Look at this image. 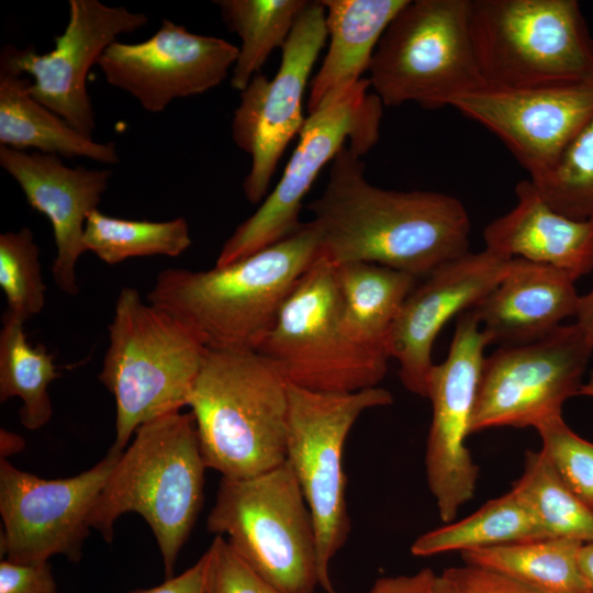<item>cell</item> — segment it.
Returning a JSON list of instances; mask_svg holds the SVG:
<instances>
[{"label": "cell", "instance_id": "32", "mask_svg": "<svg viewBox=\"0 0 593 593\" xmlns=\"http://www.w3.org/2000/svg\"><path fill=\"white\" fill-rule=\"evenodd\" d=\"M529 179L556 211L575 220H593V114L556 164Z\"/></svg>", "mask_w": 593, "mask_h": 593}, {"label": "cell", "instance_id": "22", "mask_svg": "<svg viewBox=\"0 0 593 593\" xmlns=\"http://www.w3.org/2000/svg\"><path fill=\"white\" fill-rule=\"evenodd\" d=\"M515 194V205L484 228L485 248L551 266L574 280L593 271V220H575L556 211L529 178L516 184Z\"/></svg>", "mask_w": 593, "mask_h": 593}, {"label": "cell", "instance_id": "18", "mask_svg": "<svg viewBox=\"0 0 593 593\" xmlns=\"http://www.w3.org/2000/svg\"><path fill=\"white\" fill-rule=\"evenodd\" d=\"M450 107L501 139L533 178L556 164L593 114V79L525 89L485 86Z\"/></svg>", "mask_w": 593, "mask_h": 593}, {"label": "cell", "instance_id": "28", "mask_svg": "<svg viewBox=\"0 0 593 593\" xmlns=\"http://www.w3.org/2000/svg\"><path fill=\"white\" fill-rule=\"evenodd\" d=\"M24 321L5 311L0 329V402L18 396L22 400L21 424L40 429L52 418L48 394L52 381L59 377L54 356L43 345L32 346Z\"/></svg>", "mask_w": 593, "mask_h": 593}, {"label": "cell", "instance_id": "7", "mask_svg": "<svg viewBox=\"0 0 593 593\" xmlns=\"http://www.w3.org/2000/svg\"><path fill=\"white\" fill-rule=\"evenodd\" d=\"M206 529L282 593H313L321 583L315 527L286 460L261 474L222 478Z\"/></svg>", "mask_w": 593, "mask_h": 593}, {"label": "cell", "instance_id": "37", "mask_svg": "<svg viewBox=\"0 0 593 593\" xmlns=\"http://www.w3.org/2000/svg\"><path fill=\"white\" fill-rule=\"evenodd\" d=\"M455 585L458 593H510L501 574L465 564L443 572Z\"/></svg>", "mask_w": 593, "mask_h": 593}, {"label": "cell", "instance_id": "4", "mask_svg": "<svg viewBox=\"0 0 593 593\" xmlns=\"http://www.w3.org/2000/svg\"><path fill=\"white\" fill-rule=\"evenodd\" d=\"M188 406L204 462L222 478L255 477L286 461L288 382L258 351L208 349Z\"/></svg>", "mask_w": 593, "mask_h": 593}, {"label": "cell", "instance_id": "27", "mask_svg": "<svg viewBox=\"0 0 593 593\" xmlns=\"http://www.w3.org/2000/svg\"><path fill=\"white\" fill-rule=\"evenodd\" d=\"M545 538L533 512L512 489L463 519L418 536L411 552L416 557H429Z\"/></svg>", "mask_w": 593, "mask_h": 593}, {"label": "cell", "instance_id": "16", "mask_svg": "<svg viewBox=\"0 0 593 593\" xmlns=\"http://www.w3.org/2000/svg\"><path fill=\"white\" fill-rule=\"evenodd\" d=\"M69 18L55 46L45 54L33 46L2 48L0 67L31 75L33 98L55 112L75 130L92 137L96 115L86 79L92 65L122 34L145 26L148 16L125 7H111L98 0H69Z\"/></svg>", "mask_w": 593, "mask_h": 593}, {"label": "cell", "instance_id": "42", "mask_svg": "<svg viewBox=\"0 0 593 593\" xmlns=\"http://www.w3.org/2000/svg\"><path fill=\"white\" fill-rule=\"evenodd\" d=\"M1 458L7 459L9 455L16 454L24 447V441L19 435L4 428L0 430Z\"/></svg>", "mask_w": 593, "mask_h": 593}, {"label": "cell", "instance_id": "35", "mask_svg": "<svg viewBox=\"0 0 593 593\" xmlns=\"http://www.w3.org/2000/svg\"><path fill=\"white\" fill-rule=\"evenodd\" d=\"M203 555L204 593H282L259 577L222 536H215Z\"/></svg>", "mask_w": 593, "mask_h": 593}, {"label": "cell", "instance_id": "11", "mask_svg": "<svg viewBox=\"0 0 593 593\" xmlns=\"http://www.w3.org/2000/svg\"><path fill=\"white\" fill-rule=\"evenodd\" d=\"M362 78L335 103L309 115L283 174L258 209L223 243L216 267L244 259L295 232L302 201L323 167L345 147L360 157L379 138L383 104Z\"/></svg>", "mask_w": 593, "mask_h": 593}, {"label": "cell", "instance_id": "38", "mask_svg": "<svg viewBox=\"0 0 593 593\" xmlns=\"http://www.w3.org/2000/svg\"><path fill=\"white\" fill-rule=\"evenodd\" d=\"M436 574L429 568L414 574L379 578L369 593H434Z\"/></svg>", "mask_w": 593, "mask_h": 593}, {"label": "cell", "instance_id": "29", "mask_svg": "<svg viewBox=\"0 0 593 593\" xmlns=\"http://www.w3.org/2000/svg\"><path fill=\"white\" fill-rule=\"evenodd\" d=\"M226 26L240 38L231 85L242 91L270 54L282 48L306 0H217Z\"/></svg>", "mask_w": 593, "mask_h": 593}, {"label": "cell", "instance_id": "41", "mask_svg": "<svg viewBox=\"0 0 593 593\" xmlns=\"http://www.w3.org/2000/svg\"><path fill=\"white\" fill-rule=\"evenodd\" d=\"M579 567L590 593H593V541L582 545L579 552Z\"/></svg>", "mask_w": 593, "mask_h": 593}, {"label": "cell", "instance_id": "26", "mask_svg": "<svg viewBox=\"0 0 593 593\" xmlns=\"http://www.w3.org/2000/svg\"><path fill=\"white\" fill-rule=\"evenodd\" d=\"M583 544L570 538H545L465 551L461 557L467 566L542 591L590 593L579 567Z\"/></svg>", "mask_w": 593, "mask_h": 593}, {"label": "cell", "instance_id": "20", "mask_svg": "<svg viewBox=\"0 0 593 593\" xmlns=\"http://www.w3.org/2000/svg\"><path fill=\"white\" fill-rule=\"evenodd\" d=\"M0 166L18 182L27 203L51 222L56 246L53 280L66 294L77 295L76 267L87 251L86 222L101 202L111 170L72 168L56 155L29 154L1 145Z\"/></svg>", "mask_w": 593, "mask_h": 593}, {"label": "cell", "instance_id": "25", "mask_svg": "<svg viewBox=\"0 0 593 593\" xmlns=\"http://www.w3.org/2000/svg\"><path fill=\"white\" fill-rule=\"evenodd\" d=\"M26 77L0 67V145L18 150L67 158L85 157L102 164L119 163L114 143L88 137L30 93Z\"/></svg>", "mask_w": 593, "mask_h": 593}, {"label": "cell", "instance_id": "14", "mask_svg": "<svg viewBox=\"0 0 593 593\" xmlns=\"http://www.w3.org/2000/svg\"><path fill=\"white\" fill-rule=\"evenodd\" d=\"M121 454L109 449L92 468L64 479H44L0 459L1 555L19 563L61 555L82 557L89 516Z\"/></svg>", "mask_w": 593, "mask_h": 593}, {"label": "cell", "instance_id": "33", "mask_svg": "<svg viewBox=\"0 0 593 593\" xmlns=\"http://www.w3.org/2000/svg\"><path fill=\"white\" fill-rule=\"evenodd\" d=\"M0 287L5 311L24 322L45 305L40 250L29 227L0 235Z\"/></svg>", "mask_w": 593, "mask_h": 593}, {"label": "cell", "instance_id": "10", "mask_svg": "<svg viewBox=\"0 0 593 593\" xmlns=\"http://www.w3.org/2000/svg\"><path fill=\"white\" fill-rule=\"evenodd\" d=\"M392 402L391 392L379 387L350 393H324L288 382L286 460L313 518L320 586L326 593H336L329 568L350 532L343 469L345 441L365 411Z\"/></svg>", "mask_w": 593, "mask_h": 593}, {"label": "cell", "instance_id": "9", "mask_svg": "<svg viewBox=\"0 0 593 593\" xmlns=\"http://www.w3.org/2000/svg\"><path fill=\"white\" fill-rule=\"evenodd\" d=\"M256 351L287 382L324 393L376 388L389 360L344 333L334 265L321 256L299 279Z\"/></svg>", "mask_w": 593, "mask_h": 593}, {"label": "cell", "instance_id": "23", "mask_svg": "<svg viewBox=\"0 0 593 593\" xmlns=\"http://www.w3.org/2000/svg\"><path fill=\"white\" fill-rule=\"evenodd\" d=\"M328 49L310 83L309 115L335 103L369 70L384 31L409 0H321Z\"/></svg>", "mask_w": 593, "mask_h": 593}, {"label": "cell", "instance_id": "39", "mask_svg": "<svg viewBox=\"0 0 593 593\" xmlns=\"http://www.w3.org/2000/svg\"><path fill=\"white\" fill-rule=\"evenodd\" d=\"M205 557H202L189 569L177 577L166 579L164 583L138 589L130 593H204Z\"/></svg>", "mask_w": 593, "mask_h": 593}, {"label": "cell", "instance_id": "15", "mask_svg": "<svg viewBox=\"0 0 593 593\" xmlns=\"http://www.w3.org/2000/svg\"><path fill=\"white\" fill-rule=\"evenodd\" d=\"M490 345L475 314L458 315L446 359L433 366L426 398L432 403L425 468L440 519L448 524L475 493L479 474L467 447L477 393Z\"/></svg>", "mask_w": 593, "mask_h": 593}, {"label": "cell", "instance_id": "13", "mask_svg": "<svg viewBox=\"0 0 593 593\" xmlns=\"http://www.w3.org/2000/svg\"><path fill=\"white\" fill-rule=\"evenodd\" d=\"M326 37L325 8L309 1L281 48L277 74L268 79L258 72L240 91L231 130L235 145L250 156L243 192L251 204L267 197L277 164L305 123L303 97Z\"/></svg>", "mask_w": 593, "mask_h": 593}, {"label": "cell", "instance_id": "30", "mask_svg": "<svg viewBox=\"0 0 593 593\" xmlns=\"http://www.w3.org/2000/svg\"><path fill=\"white\" fill-rule=\"evenodd\" d=\"M512 489L528 505L547 538L593 541V507L566 484L540 450L525 454L523 474Z\"/></svg>", "mask_w": 593, "mask_h": 593}, {"label": "cell", "instance_id": "6", "mask_svg": "<svg viewBox=\"0 0 593 593\" xmlns=\"http://www.w3.org/2000/svg\"><path fill=\"white\" fill-rule=\"evenodd\" d=\"M486 86L525 89L593 79V37L575 0H471Z\"/></svg>", "mask_w": 593, "mask_h": 593}, {"label": "cell", "instance_id": "44", "mask_svg": "<svg viewBox=\"0 0 593 593\" xmlns=\"http://www.w3.org/2000/svg\"><path fill=\"white\" fill-rule=\"evenodd\" d=\"M434 593H458L452 582L444 574L436 577Z\"/></svg>", "mask_w": 593, "mask_h": 593}, {"label": "cell", "instance_id": "21", "mask_svg": "<svg viewBox=\"0 0 593 593\" xmlns=\"http://www.w3.org/2000/svg\"><path fill=\"white\" fill-rule=\"evenodd\" d=\"M574 282L560 269L512 258L503 279L471 311L490 344L532 343L575 316L580 295Z\"/></svg>", "mask_w": 593, "mask_h": 593}, {"label": "cell", "instance_id": "34", "mask_svg": "<svg viewBox=\"0 0 593 593\" xmlns=\"http://www.w3.org/2000/svg\"><path fill=\"white\" fill-rule=\"evenodd\" d=\"M536 429L540 451L566 484L593 507V443L577 435L562 416L545 421Z\"/></svg>", "mask_w": 593, "mask_h": 593}, {"label": "cell", "instance_id": "45", "mask_svg": "<svg viewBox=\"0 0 593 593\" xmlns=\"http://www.w3.org/2000/svg\"><path fill=\"white\" fill-rule=\"evenodd\" d=\"M579 395L593 398V371L590 373L588 382L582 384Z\"/></svg>", "mask_w": 593, "mask_h": 593}, {"label": "cell", "instance_id": "2", "mask_svg": "<svg viewBox=\"0 0 593 593\" xmlns=\"http://www.w3.org/2000/svg\"><path fill=\"white\" fill-rule=\"evenodd\" d=\"M320 256L311 222L233 264L166 268L146 301L182 324L206 349L256 351L302 275Z\"/></svg>", "mask_w": 593, "mask_h": 593}, {"label": "cell", "instance_id": "12", "mask_svg": "<svg viewBox=\"0 0 593 593\" xmlns=\"http://www.w3.org/2000/svg\"><path fill=\"white\" fill-rule=\"evenodd\" d=\"M593 354L575 323L532 343L500 346L484 358L471 434L494 427H537L562 416L580 393Z\"/></svg>", "mask_w": 593, "mask_h": 593}, {"label": "cell", "instance_id": "5", "mask_svg": "<svg viewBox=\"0 0 593 593\" xmlns=\"http://www.w3.org/2000/svg\"><path fill=\"white\" fill-rule=\"evenodd\" d=\"M206 348L177 320L124 287L109 325L99 380L115 401V438L122 454L136 430L188 406Z\"/></svg>", "mask_w": 593, "mask_h": 593}, {"label": "cell", "instance_id": "36", "mask_svg": "<svg viewBox=\"0 0 593 593\" xmlns=\"http://www.w3.org/2000/svg\"><path fill=\"white\" fill-rule=\"evenodd\" d=\"M0 593H57L51 563H19L2 559Z\"/></svg>", "mask_w": 593, "mask_h": 593}, {"label": "cell", "instance_id": "17", "mask_svg": "<svg viewBox=\"0 0 593 593\" xmlns=\"http://www.w3.org/2000/svg\"><path fill=\"white\" fill-rule=\"evenodd\" d=\"M237 56L232 43L164 19L143 42L111 44L97 65L109 85L131 94L145 111L159 113L176 99L221 85Z\"/></svg>", "mask_w": 593, "mask_h": 593}, {"label": "cell", "instance_id": "19", "mask_svg": "<svg viewBox=\"0 0 593 593\" xmlns=\"http://www.w3.org/2000/svg\"><path fill=\"white\" fill-rule=\"evenodd\" d=\"M512 258L491 249L471 253L423 278L406 296L389 339L402 384L426 398L433 345L444 325L471 310L505 276Z\"/></svg>", "mask_w": 593, "mask_h": 593}, {"label": "cell", "instance_id": "40", "mask_svg": "<svg viewBox=\"0 0 593 593\" xmlns=\"http://www.w3.org/2000/svg\"><path fill=\"white\" fill-rule=\"evenodd\" d=\"M574 317L577 326L593 348V288L588 293L580 295Z\"/></svg>", "mask_w": 593, "mask_h": 593}, {"label": "cell", "instance_id": "1", "mask_svg": "<svg viewBox=\"0 0 593 593\" xmlns=\"http://www.w3.org/2000/svg\"><path fill=\"white\" fill-rule=\"evenodd\" d=\"M306 209L320 256L333 265L363 261L423 279L469 251L471 222L455 197L371 184L361 157L345 146L326 186Z\"/></svg>", "mask_w": 593, "mask_h": 593}, {"label": "cell", "instance_id": "3", "mask_svg": "<svg viewBox=\"0 0 593 593\" xmlns=\"http://www.w3.org/2000/svg\"><path fill=\"white\" fill-rule=\"evenodd\" d=\"M206 468L191 413L145 423L113 466L89 527L111 544L116 519L137 513L156 538L166 579L172 578L202 506Z\"/></svg>", "mask_w": 593, "mask_h": 593}, {"label": "cell", "instance_id": "43", "mask_svg": "<svg viewBox=\"0 0 593 593\" xmlns=\"http://www.w3.org/2000/svg\"><path fill=\"white\" fill-rule=\"evenodd\" d=\"M503 579L505 581V584L510 593H551V592L542 591V590L523 584L521 582H517L506 577H503Z\"/></svg>", "mask_w": 593, "mask_h": 593}, {"label": "cell", "instance_id": "24", "mask_svg": "<svg viewBox=\"0 0 593 593\" xmlns=\"http://www.w3.org/2000/svg\"><path fill=\"white\" fill-rule=\"evenodd\" d=\"M334 269L344 333L354 343L390 358L392 327L417 278L363 261L334 265Z\"/></svg>", "mask_w": 593, "mask_h": 593}, {"label": "cell", "instance_id": "31", "mask_svg": "<svg viewBox=\"0 0 593 593\" xmlns=\"http://www.w3.org/2000/svg\"><path fill=\"white\" fill-rule=\"evenodd\" d=\"M188 222L178 216L169 221L126 220L92 211L87 219L83 244L108 265L134 257L163 255L177 257L191 246Z\"/></svg>", "mask_w": 593, "mask_h": 593}, {"label": "cell", "instance_id": "8", "mask_svg": "<svg viewBox=\"0 0 593 593\" xmlns=\"http://www.w3.org/2000/svg\"><path fill=\"white\" fill-rule=\"evenodd\" d=\"M471 0H409L381 36L370 87L385 107H450L485 87L470 26Z\"/></svg>", "mask_w": 593, "mask_h": 593}]
</instances>
